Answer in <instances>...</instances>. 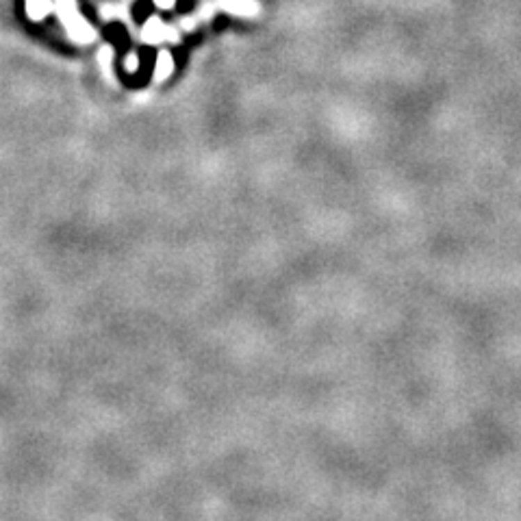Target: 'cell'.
I'll use <instances>...</instances> for the list:
<instances>
[{
    "label": "cell",
    "mask_w": 521,
    "mask_h": 521,
    "mask_svg": "<svg viewBox=\"0 0 521 521\" xmlns=\"http://www.w3.org/2000/svg\"><path fill=\"white\" fill-rule=\"evenodd\" d=\"M55 11H57L59 20H61V24H63L65 33L70 35L72 42L92 44L98 38L96 29L81 15L77 0H55Z\"/></svg>",
    "instance_id": "1"
},
{
    "label": "cell",
    "mask_w": 521,
    "mask_h": 521,
    "mask_svg": "<svg viewBox=\"0 0 521 521\" xmlns=\"http://www.w3.org/2000/svg\"><path fill=\"white\" fill-rule=\"evenodd\" d=\"M141 40L150 44V46H157L161 42H172V44H178L181 42V35H178L176 29L168 26L161 17L152 15L146 20V24H143L141 29Z\"/></svg>",
    "instance_id": "2"
},
{
    "label": "cell",
    "mask_w": 521,
    "mask_h": 521,
    "mask_svg": "<svg viewBox=\"0 0 521 521\" xmlns=\"http://www.w3.org/2000/svg\"><path fill=\"white\" fill-rule=\"evenodd\" d=\"M218 7L239 17H253L259 13V5L255 0H218Z\"/></svg>",
    "instance_id": "3"
},
{
    "label": "cell",
    "mask_w": 521,
    "mask_h": 521,
    "mask_svg": "<svg viewBox=\"0 0 521 521\" xmlns=\"http://www.w3.org/2000/svg\"><path fill=\"white\" fill-rule=\"evenodd\" d=\"M172 72H174V57H172V52H170L168 48L159 50V57H157V63H154V74H152V79H154L157 83H163V81H168V79L172 77Z\"/></svg>",
    "instance_id": "4"
},
{
    "label": "cell",
    "mask_w": 521,
    "mask_h": 521,
    "mask_svg": "<svg viewBox=\"0 0 521 521\" xmlns=\"http://www.w3.org/2000/svg\"><path fill=\"white\" fill-rule=\"evenodd\" d=\"M24 7H26L29 20L42 22L52 13V9H55V0H26Z\"/></svg>",
    "instance_id": "5"
},
{
    "label": "cell",
    "mask_w": 521,
    "mask_h": 521,
    "mask_svg": "<svg viewBox=\"0 0 521 521\" xmlns=\"http://www.w3.org/2000/svg\"><path fill=\"white\" fill-rule=\"evenodd\" d=\"M98 63L102 67V72L106 77H111V67H113V46L104 44L100 50H98Z\"/></svg>",
    "instance_id": "6"
},
{
    "label": "cell",
    "mask_w": 521,
    "mask_h": 521,
    "mask_svg": "<svg viewBox=\"0 0 521 521\" xmlns=\"http://www.w3.org/2000/svg\"><path fill=\"white\" fill-rule=\"evenodd\" d=\"M124 70H127V72H137V70H139V57H137V52H129L127 59H124Z\"/></svg>",
    "instance_id": "7"
},
{
    "label": "cell",
    "mask_w": 521,
    "mask_h": 521,
    "mask_svg": "<svg viewBox=\"0 0 521 521\" xmlns=\"http://www.w3.org/2000/svg\"><path fill=\"white\" fill-rule=\"evenodd\" d=\"M152 3L159 7V9H174V5H176V0H152Z\"/></svg>",
    "instance_id": "8"
}]
</instances>
